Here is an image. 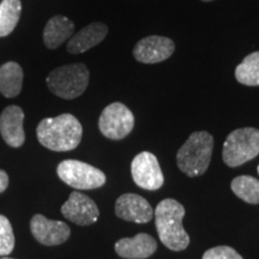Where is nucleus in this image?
Instances as JSON below:
<instances>
[{
  "label": "nucleus",
  "instance_id": "obj_1",
  "mask_svg": "<svg viewBox=\"0 0 259 259\" xmlns=\"http://www.w3.org/2000/svg\"><path fill=\"white\" fill-rule=\"evenodd\" d=\"M83 127L76 116L69 113L46 118L36 127L38 142L52 151H70L82 141Z\"/></svg>",
  "mask_w": 259,
  "mask_h": 259
},
{
  "label": "nucleus",
  "instance_id": "obj_2",
  "mask_svg": "<svg viewBox=\"0 0 259 259\" xmlns=\"http://www.w3.org/2000/svg\"><path fill=\"white\" fill-rule=\"evenodd\" d=\"M185 208L178 200H161L154 210L155 226L162 244L171 251H183L190 245V236L183 227Z\"/></svg>",
  "mask_w": 259,
  "mask_h": 259
},
{
  "label": "nucleus",
  "instance_id": "obj_3",
  "mask_svg": "<svg viewBox=\"0 0 259 259\" xmlns=\"http://www.w3.org/2000/svg\"><path fill=\"white\" fill-rule=\"evenodd\" d=\"M212 149L213 138L209 132H193L178 151V167L187 177L203 176L211 162Z\"/></svg>",
  "mask_w": 259,
  "mask_h": 259
},
{
  "label": "nucleus",
  "instance_id": "obj_4",
  "mask_svg": "<svg viewBox=\"0 0 259 259\" xmlns=\"http://www.w3.org/2000/svg\"><path fill=\"white\" fill-rule=\"evenodd\" d=\"M46 82L54 95L64 100H73L85 92L89 84V70L80 63L64 65L52 71Z\"/></svg>",
  "mask_w": 259,
  "mask_h": 259
},
{
  "label": "nucleus",
  "instance_id": "obj_5",
  "mask_svg": "<svg viewBox=\"0 0 259 259\" xmlns=\"http://www.w3.org/2000/svg\"><path fill=\"white\" fill-rule=\"evenodd\" d=\"M259 155V130L238 128L231 132L223 143L222 158L228 167H239Z\"/></svg>",
  "mask_w": 259,
  "mask_h": 259
},
{
  "label": "nucleus",
  "instance_id": "obj_6",
  "mask_svg": "<svg viewBox=\"0 0 259 259\" xmlns=\"http://www.w3.org/2000/svg\"><path fill=\"white\" fill-rule=\"evenodd\" d=\"M58 177L76 190H95L106 184V174L99 168L78 160H64L58 164Z\"/></svg>",
  "mask_w": 259,
  "mask_h": 259
},
{
  "label": "nucleus",
  "instance_id": "obj_7",
  "mask_svg": "<svg viewBox=\"0 0 259 259\" xmlns=\"http://www.w3.org/2000/svg\"><path fill=\"white\" fill-rule=\"evenodd\" d=\"M135 127L132 112L120 102H113L103 109L99 119V128L106 138L120 141L127 137Z\"/></svg>",
  "mask_w": 259,
  "mask_h": 259
},
{
  "label": "nucleus",
  "instance_id": "obj_8",
  "mask_svg": "<svg viewBox=\"0 0 259 259\" xmlns=\"http://www.w3.org/2000/svg\"><path fill=\"white\" fill-rule=\"evenodd\" d=\"M131 176L136 185L148 191L161 189L164 183V177L157 157L149 151L138 154L132 160Z\"/></svg>",
  "mask_w": 259,
  "mask_h": 259
},
{
  "label": "nucleus",
  "instance_id": "obj_9",
  "mask_svg": "<svg viewBox=\"0 0 259 259\" xmlns=\"http://www.w3.org/2000/svg\"><path fill=\"white\" fill-rule=\"evenodd\" d=\"M61 213L65 219L78 226H90L99 220L100 211L96 203L80 192H72L69 199L61 206Z\"/></svg>",
  "mask_w": 259,
  "mask_h": 259
},
{
  "label": "nucleus",
  "instance_id": "obj_10",
  "mask_svg": "<svg viewBox=\"0 0 259 259\" xmlns=\"http://www.w3.org/2000/svg\"><path fill=\"white\" fill-rule=\"evenodd\" d=\"M30 231L35 240L45 246H57L64 244L71 235V229L63 221L48 220L44 215L32 216Z\"/></svg>",
  "mask_w": 259,
  "mask_h": 259
},
{
  "label": "nucleus",
  "instance_id": "obj_11",
  "mask_svg": "<svg viewBox=\"0 0 259 259\" xmlns=\"http://www.w3.org/2000/svg\"><path fill=\"white\" fill-rule=\"evenodd\" d=\"M176 51L170 38L151 35L142 38L134 48L135 59L143 64H157L167 60Z\"/></svg>",
  "mask_w": 259,
  "mask_h": 259
},
{
  "label": "nucleus",
  "instance_id": "obj_12",
  "mask_svg": "<svg viewBox=\"0 0 259 259\" xmlns=\"http://www.w3.org/2000/svg\"><path fill=\"white\" fill-rule=\"evenodd\" d=\"M115 215L127 222L148 223L154 218V209L139 194L125 193L116 199Z\"/></svg>",
  "mask_w": 259,
  "mask_h": 259
},
{
  "label": "nucleus",
  "instance_id": "obj_13",
  "mask_svg": "<svg viewBox=\"0 0 259 259\" xmlns=\"http://www.w3.org/2000/svg\"><path fill=\"white\" fill-rule=\"evenodd\" d=\"M24 112L18 106H9L0 115V134L5 143L12 148H19L24 144Z\"/></svg>",
  "mask_w": 259,
  "mask_h": 259
},
{
  "label": "nucleus",
  "instance_id": "obj_14",
  "mask_svg": "<svg viewBox=\"0 0 259 259\" xmlns=\"http://www.w3.org/2000/svg\"><path fill=\"white\" fill-rule=\"evenodd\" d=\"M116 254L125 259H147L157 250V242L147 233H139L134 238H122L114 246Z\"/></svg>",
  "mask_w": 259,
  "mask_h": 259
},
{
  "label": "nucleus",
  "instance_id": "obj_15",
  "mask_svg": "<svg viewBox=\"0 0 259 259\" xmlns=\"http://www.w3.org/2000/svg\"><path fill=\"white\" fill-rule=\"evenodd\" d=\"M107 34H108V27L105 23L94 22L70 37L66 50L72 54L84 53L105 40Z\"/></svg>",
  "mask_w": 259,
  "mask_h": 259
},
{
  "label": "nucleus",
  "instance_id": "obj_16",
  "mask_svg": "<svg viewBox=\"0 0 259 259\" xmlns=\"http://www.w3.org/2000/svg\"><path fill=\"white\" fill-rule=\"evenodd\" d=\"M74 31V23L65 16L58 15L47 22L44 30V42L47 48L56 50L64 44L67 38L72 36Z\"/></svg>",
  "mask_w": 259,
  "mask_h": 259
},
{
  "label": "nucleus",
  "instance_id": "obj_17",
  "mask_svg": "<svg viewBox=\"0 0 259 259\" xmlns=\"http://www.w3.org/2000/svg\"><path fill=\"white\" fill-rule=\"evenodd\" d=\"M23 85V70L19 64L9 61L0 66V93L8 99L19 95Z\"/></svg>",
  "mask_w": 259,
  "mask_h": 259
},
{
  "label": "nucleus",
  "instance_id": "obj_18",
  "mask_svg": "<svg viewBox=\"0 0 259 259\" xmlns=\"http://www.w3.org/2000/svg\"><path fill=\"white\" fill-rule=\"evenodd\" d=\"M21 12V0H3L0 3V37L8 36L15 30Z\"/></svg>",
  "mask_w": 259,
  "mask_h": 259
},
{
  "label": "nucleus",
  "instance_id": "obj_19",
  "mask_svg": "<svg viewBox=\"0 0 259 259\" xmlns=\"http://www.w3.org/2000/svg\"><path fill=\"white\" fill-rule=\"evenodd\" d=\"M235 78L247 87L259 85V52L248 54L235 69Z\"/></svg>",
  "mask_w": 259,
  "mask_h": 259
},
{
  "label": "nucleus",
  "instance_id": "obj_20",
  "mask_svg": "<svg viewBox=\"0 0 259 259\" xmlns=\"http://www.w3.org/2000/svg\"><path fill=\"white\" fill-rule=\"evenodd\" d=\"M231 189L236 197L248 204H259V180L251 176H240L233 179Z\"/></svg>",
  "mask_w": 259,
  "mask_h": 259
},
{
  "label": "nucleus",
  "instance_id": "obj_21",
  "mask_svg": "<svg viewBox=\"0 0 259 259\" xmlns=\"http://www.w3.org/2000/svg\"><path fill=\"white\" fill-rule=\"evenodd\" d=\"M15 248V234L11 223L4 215H0V255H8Z\"/></svg>",
  "mask_w": 259,
  "mask_h": 259
},
{
  "label": "nucleus",
  "instance_id": "obj_22",
  "mask_svg": "<svg viewBox=\"0 0 259 259\" xmlns=\"http://www.w3.org/2000/svg\"><path fill=\"white\" fill-rule=\"evenodd\" d=\"M202 259H244L229 246H216L203 254Z\"/></svg>",
  "mask_w": 259,
  "mask_h": 259
},
{
  "label": "nucleus",
  "instance_id": "obj_23",
  "mask_svg": "<svg viewBox=\"0 0 259 259\" xmlns=\"http://www.w3.org/2000/svg\"><path fill=\"white\" fill-rule=\"evenodd\" d=\"M9 186V176L5 170L0 169V193H3Z\"/></svg>",
  "mask_w": 259,
  "mask_h": 259
},
{
  "label": "nucleus",
  "instance_id": "obj_24",
  "mask_svg": "<svg viewBox=\"0 0 259 259\" xmlns=\"http://www.w3.org/2000/svg\"><path fill=\"white\" fill-rule=\"evenodd\" d=\"M2 259H15V258H10V257H3Z\"/></svg>",
  "mask_w": 259,
  "mask_h": 259
},
{
  "label": "nucleus",
  "instance_id": "obj_25",
  "mask_svg": "<svg viewBox=\"0 0 259 259\" xmlns=\"http://www.w3.org/2000/svg\"><path fill=\"white\" fill-rule=\"evenodd\" d=\"M202 2H205V3H208V2H213V0H202Z\"/></svg>",
  "mask_w": 259,
  "mask_h": 259
},
{
  "label": "nucleus",
  "instance_id": "obj_26",
  "mask_svg": "<svg viewBox=\"0 0 259 259\" xmlns=\"http://www.w3.org/2000/svg\"><path fill=\"white\" fill-rule=\"evenodd\" d=\"M257 169H258V174H259V166H258V168H257Z\"/></svg>",
  "mask_w": 259,
  "mask_h": 259
}]
</instances>
